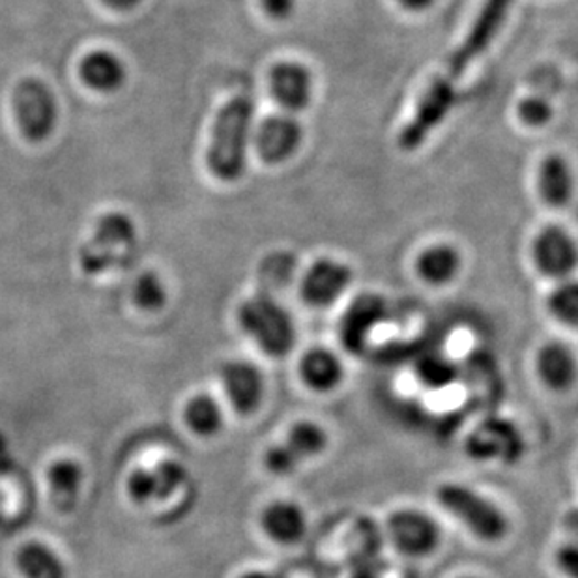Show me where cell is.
<instances>
[{"label": "cell", "instance_id": "cell-5", "mask_svg": "<svg viewBox=\"0 0 578 578\" xmlns=\"http://www.w3.org/2000/svg\"><path fill=\"white\" fill-rule=\"evenodd\" d=\"M436 500L444 511L484 541H500L507 534L509 525L500 507L466 485H440L436 490Z\"/></svg>", "mask_w": 578, "mask_h": 578}, {"label": "cell", "instance_id": "cell-22", "mask_svg": "<svg viewBox=\"0 0 578 578\" xmlns=\"http://www.w3.org/2000/svg\"><path fill=\"white\" fill-rule=\"evenodd\" d=\"M18 569L24 578H67V566L51 547L30 541L19 549Z\"/></svg>", "mask_w": 578, "mask_h": 578}, {"label": "cell", "instance_id": "cell-17", "mask_svg": "<svg viewBox=\"0 0 578 578\" xmlns=\"http://www.w3.org/2000/svg\"><path fill=\"white\" fill-rule=\"evenodd\" d=\"M261 525L266 536L280 545H294L307 531L304 509L294 501H274L263 511Z\"/></svg>", "mask_w": 578, "mask_h": 578}, {"label": "cell", "instance_id": "cell-35", "mask_svg": "<svg viewBox=\"0 0 578 578\" xmlns=\"http://www.w3.org/2000/svg\"><path fill=\"white\" fill-rule=\"evenodd\" d=\"M102 2L105 7L124 12V10H132V8L138 7L141 0H102Z\"/></svg>", "mask_w": 578, "mask_h": 578}, {"label": "cell", "instance_id": "cell-10", "mask_svg": "<svg viewBox=\"0 0 578 578\" xmlns=\"http://www.w3.org/2000/svg\"><path fill=\"white\" fill-rule=\"evenodd\" d=\"M389 539L406 556H427L440 542V528L427 513L399 509L389 517Z\"/></svg>", "mask_w": 578, "mask_h": 578}, {"label": "cell", "instance_id": "cell-23", "mask_svg": "<svg viewBox=\"0 0 578 578\" xmlns=\"http://www.w3.org/2000/svg\"><path fill=\"white\" fill-rule=\"evenodd\" d=\"M285 446L293 452L300 463H304L323 454L328 446V435L315 422H298L286 433Z\"/></svg>", "mask_w": 578, "mask_h": 578}, {"label": "cell", "instance_id": "cell-18", "mask_svg": "<svg viewBox=\"0 0 578 578\" xmlns=\"http://www.w3.org/2000/svg\"><path fill=\"white\" fill-rule=\"evenodd\" d=\"M79 75L89 89L102 94H111L125 83L124 62L105 49L90 51L81 64H79Z\"/></svg>", "mask_w": 578, "mask_h": 578}, {"label": "cell", "instance_id": "cell-30", "mask_svg": "<svg viewBox=\"0 0 578 578\" xmlns=\"http://www.w3.org/2000/svg\"><path fill=\"white\" fill-rule=\"evenodd\" d=\"M128 495L135 504H150V501H160L158 496V487H155L154 476L150 468H138L128 477L125 484Z\"/></svg>", "mask_w": 578, "mask_h": 578}, {"label": "cell", "instance_id": "cell-19", "mask_svg": "<svg viewBox=\"0 0 578 578\" xmlns=\"http://www.w3.org/2000/svg\"><path fill=\"white\" fill-rule=\"evenodd\" d=\"M463 270V255L447 242L425 247L416 258V272L427 285L444 286L457 280Z\"/></svg>", "mask_w": 578, "mask_h": 578}, {"label": "cell", "instance_id": "cell-3", "mask_svg": "<svg viewBox=\"0 0 578 578\" xmlns=\"http://www.w3.org/2000/svg\"><path fill=\"white\" fill-rule=\"evenodd\" d=\"M138 229L130 215L109 212L95 223L94 233L79 250V266L87 275H100L116 268L132 255Z\"/></svg>", "mask_w": 578, "mask_h": 578}, {"label": "cell", "instance_id": "cell-8", "mask_svg": "<svg viewBox=\"0 0 578 578\" xmlns=\"http://www.w3.org/2000/svg\"><path fill=\"white\" fill-rule=\"evenodd\" d=\"M352 270L348 264L332 256L316 258L302 277V298L316 310L337 304L352 285Z\"/></svg>", "mask_w": 578, "mask_h": 578}, {"label": "cell", "instance_id": "cell-24", "mask_svg": "<svg viewBox=\"0 0 578 578\" xmlns=\"http://www.w3.org/2000/svg\"><path fill=\"white\" fill-rule=\"evenodd\" d=\"M185 424L195 435L215 436L223 429V410L210 395H197L187 403L184 412Z\"/></svg>", "mask_w": 578, "mask_h": 578}, {"label": "cell", "instance_id": "cell-38", "mask_svg": "<svg viewBox=\"0 0 578 578\" xmlns=\"http://www.w3.org/2000/svg\"><path fill=\"white\" fill-rule=\"evenodd\" d=\"M465 578H474V577H465Z\"/></svg>", "mask_w": 578, "mask_h": 578}, {"label": "cell", "instance_id": "cell-2", "mask_svg": "<svg viewBox=\"0 0 578 578\" xmlns=\"http://www.w3.org/2000/svg\"><path fill=\"white\" fill-rule=\"evenodd\" d=\"M255 108L250 98L234 95L217 111L210 138L206 165L221 182H239L247 165Z\"/></svg>", "mask_w": 578, "mask_h": 578}, {"label": "cell", "instance_id": "cell-26", "mask_svg": "<svg viewBox=\"0 0 578 578\" xmlns=\"http://www.w3.org/2000/svg\"><path fill=\"white\" fill-rule=\"evenodd\" d=\"M547 310L558 323L578 332V280L558 283L547 298Z\"/></svg>", "mask_w": 578, "mask_h": 578}, {"label": "cell", "instance_id": "cell-4", "mask_svg": "<svg viewBox=\"0 0 578 578\" xmlns=\"http://www.w3.org/2000/svg\"><path fill=\"white\" fill-rule=\"evenodd\" d=\"M240 328L264 354L283 358L296 343L293 316L270 296L245 300L239 310Z\"/></svg>", "mask_w": 578, "mask_h": 578}, {"label": "cell", "instance_id": "cell-7", "mask_svg": "<svg viewBox=\"0 0 578 578\" xmlns=\"http://www.w3.org/2000/svg\"><path fill=\"white\" fill-rule=\"evenodd\" d=\"M531 261L547 280L566 281L578 268V244L560 225H547L531 240Z\"/></svg>", "mask_w": 578, "mask_h": 578}, {"label": "cell", "instance_id": "cell-21", "mask_svg": "<svg viewBox=\"0 0 578 578\" xmlns=\"http://www.w3.org/2000/svg\"><path fill=\"white\" fill-rule=\"evenodd\" d=\"M48 484L51 500L57 509L72 511L83 485V468L78 465V460H54L53 465L49 466Z\"/></svg>", "mask_w": 578, "mask_h": 578}, {"label": "cell", "instance_id": "cell-28", "mask_svg": "<svg viewBox=\"0 0 578 578\" xmlns=\"http://www.w3.org/2000/svg\"><path fill=\"white\" fill-rule=\"evenodd\" d=\"M150 470L154 476L160 500H168L169 496H173L187 481V470L179 460H162Z\"/></svg>", "mask_w": 578, "mask_h": 578}, {"label": "cell", "instance_id": "cell-29", "mask_svg": "<svg viewBox=\"0 0 578 578\" xmlns=\"http://www.w3.org/2000/svg\"><path fill=\"white\" fill-rule=\"evenodd\" d=\"M517 116L526 128L541 130L555 119V108L545 98L528 95L525 100H520L519 105H517Z\"/></svg>", "mask_w": 578, "mask_h": 578}, {"label": "cell", "instance_id": "cell-32", "mask_svg": "<svg viewBox=\"0 0 578 578\" xmlns=\"http://www.w3.org/2000/svg\"><path fill=\"white\" fill-rule=\"evenodd\" d=\"M556 566L567 578H578V545L569 542L556 552Z\"/></svg>", "mask_w": 578, "mask_h": 578}, {"label": "cell", "instance_id": "cell-27", "mask_svg": "<svg viewBox=\"0 0 578 578\" xmlns=\"http://www.w3.org/2000/svg\"><path fill=\"white\" fill-rule=\"evenodd\" d=\"M133 302L144 311L162 310L168 302V288L154 272L139 275L133 286Z\"/></svg>", "mask_w": 578, "mask_h": 578}, {"label": "cell", "instance_id": "cell-13", "mask_svg": "<svg viewBox=\"0 0 578 578\" xmlns=\"http://www.w3.org/2000/svg\"><path fill=\"white\" fill-rule=\"evenodd\" d=\"M386 318V302L376 294L354 300L339 323V339L351 354L364 351L371 334Z\"/></svg>", "mask_w": 578, "mask_h": 578}, {"label": "cell", "instance_id": "cell-33", "mask_svg": "<svg viewBox=\"0 0 578 578\" xmlns=\"http://www.w3.org/2000/svg\"><path fill=\"white\" fill-rule=\"evenodd\" d=\"M263 12L274 21H286L293 18L298 0H258Z\"/></svg>", "mask_w": 578, "mask_h": 578}, {"label": "cell", "instance_id": "cell-12", "mask_svg": "<svg viewBox=\"0 0 578 578\" xmlns=\"http://www.w3.org/2000/svg\"><path fill=\"white\" fill-rule=\"evenodd\" d=\"M466 452L471 459L513 463L523 454V438L511 422L493 417L468 436Z\"/></svg>", "mask_w": 578, "mask_h": 578}, {"label": "cell", "instance_id": "cell-14", "mask_svg": "<svg viewBox=\"0 0 578 578\" xmlns=\"http://www.w3.org/2000/svg\"><path fill=\"white\" fill-rule=\"evenodd\" d=\"M221 382L229 403L239 414H253L264 399L263 373L256 365L233 359L221 367Z\"/></svg>", "mask_w": 578, "mask_h": 578}, {"label": "cell", "instance_id": "cell-20", "mask_svg": "<svg viewBox=\"0 0 578 578\" xmlns=\"http://www.w3.org/2000/svg\"><path fill=\"white\" fill-rule=\"evenodd\" d=\"M343 364L334 352L316 346L305 352L300 362V376L307 388L318 394L334 392L343 382Z\"/></svg>", "mask_w": 578, "mask_h": 578}, {"label": "cell", "instance_id": "cell-34", "mask_svg": "<svg viewBox=\"0 0 578 578\" xmlns=\"http://www.w3.org/2000/svg\"><path fill=\"white\" fill-rule=\"evenodd\" d=\"M400 8H405L406 12H427L436 0H395Z\"/></svg>", "mask_w": 578, "mask_h": 578}, {"label": "cell", "instance_id": "cell-9", "mask_svg": "<svg viewBox=\"0 0 578 578\" xmlns=\"http://www.w3.org/2000/svg\"><path fill=\"white\" fill-rule=\"evenodd\" d=\"M253 143L264 163L281 165L298 154L304 143V128L293 114H272L256 128Z\"/></svg>", "mask_w": 578, "mask_h": 578}, {"label": "cell", "instance_id": "cell-15", "mask_svg": "<svg viewBox=\"0 0 578 578\" xmlns=\"http://www.w3.org/2000/svg\"><path fill=\"white\" fill-rule=\"evenodd\" d=\"M537 191L550 209H564L575 195V173L566 155L549 154L537 173Z\"/></svg>", "mask_w": 578, "mask_h": 578}, {"label": "cell", "instance_id": "cell-25", "mask_svg": "<svg viewBox=\"0 0 578 578\" xmlns=\"http://www.w3.org/2000/svg\"><path fill=\"white\" fill-rule=\"evenodd\" d=\"M414 371L417 381L429 389L447 388L457 378V367L454 362L438 352H430L417 359Z\"/></svg>", "mask_w": 578, "mask_h": 578}, {"label": "cell", "instance_id": "cell-11", "mask_svg": "<svg viewBox=\"0 0 578 578\" xmlns=\"http://www.w3.org/2000/svg\"><path fill=\"white\" fill-rule=\"evenodd\" d=\"M270 92L286 113H302L310 108L315 94V81L310 68L298 60H283L270 70Z\"/></svg>", "mask_w": 578, "mask_h": 578}, {"label": "cell", "instance_id": "cell-1", "mask_svg": "<svg viewBox=\"0 0 578 578\" xmlns=\"http://www.w3.org/2000/svg\"><path fill=\"white\" fill-rule=\"evenodd\" d=\"M513 2L515 0H484L459 48L447 57L446 67L425 87L417 98L410 119L400 128L397 146L403 152L422 149L446 122L457 100V84L495 43L511 12Z\"/></svg>", "mask_w": 578, "mask_h": 578}, {"label": "cell", "instance_id": "cell-37", "mask_svg": "<svg viewBox=\"0 0 578 578\" xmlns=\"http://www.w3.org/2000/svg\"><path fill=\"white\" fill-rule=\"evenodd\" d=\"M354 578H376V577H375V575H373V572L367 571V572H364V575H358V577H354Z\"/></svg>", "mask_w": 578, "mask_h": 578}, {"label": "cell", "instance_id": "cell-16", "mask_svg": "<svg viewBox=\"0 0 578 578\" xmlns=\"http://www.w3.org/2000/svg\"><path fill=\"white\" fill-rule=\"evenodd\" d=\"M536 367L542 384L555 392H566L577 381V356L560 341H552L542 346L537 354Z\"/></svg>", "mask_w": 578, "mask_h": 578}, {"label": "cell", "instance_id": "cell-36", "mask_svg": "<svg viewBox=\"0 0 578 578\" xmlns=\"http://www.w3.org/2000/svg\"><path fill=\"white\" fill-rule=\"evenodd\" d=\"M240 578H280L274 572L268 571H247L242 575Z\"/></svg>", "mask_w": 578, "mask_h": 578}, {"label": "cell", "instance_id": "cell-6", "mask_svg": "<svg viewBox=\"0 0 578 578\" xmlns=\"http://www.w3.org/2000/svg\"><path fill=\"white\" fill-rule=\"evenodd\" d=\"M13 113L19 130L30 143H40L53 133L59 120V103L53 90L37 78H24L12 94Z\"/></svg>", "mask_w": 578, "mask_h": 578}, {"label": "cell", "instance_id": "cell-31", "mask_svg": "<svg viewBox=\"0 0 578 578\" xmlns=\"http://www.w3.org/2000/svg\"><path fill=\"white\" fill-rule=\"evenodd\" d=\"M264 465L268 468L272 474L277 476H286L291 471L296 470L302 463L294 457L293 452L285 446V442L281 444H274L266 449L264 454Z\"/></svg>", "mask_w": 578, "mask_h": 578}]
</instances>
